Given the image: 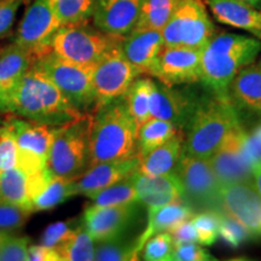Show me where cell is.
I'll use <instances>...</instances> for the list:
<instances>
[{
    "instance_id": "cell-1",
    "label": "cell",
    "mask_w": 261,
    "mask_h": 261,
    "mask_svg": "<svg viewBox=\"0 0 261 261\" xmlns=\"http://www.w3.org/2000/svg\"><path fill=\"white\" fill-rule=\"evenodd\" d=\"M261 40L234 33L221 32L201 48L200 81L219 96H228L233 77L241 69L256 60Z\"/></svg>"
},
{
    "instance_id": "cell-2",
    "label": "cell",
    "mask_w": 261,
    "mask_h": 261,
    "mask_svg": "<svg viewBox=\"0 0 261 261\" xmlns=\"http://www.w3.org/2000/svg\"><path fill=\"white\" fill-rule=\"evenodd\" d=\"M8 114L54 127L84 115L71 106L56 85L33 67L9 97Z\"/></svg>"
},
{
    "instance_id": "cell-3",
    "label": "cell",
    "mask_w": 261,
    "mask_h": 261,
    "mask_svg": "<svg viewBox=\"0 0 261 261\" xmlns=\"http://www.w3.org/2000/svg\"><path fill=\"white\" fill-rule=\"evenodd\" d=\"M137 132L123 97L94 110L90 127L89 167L138 154Z\"/></svg>"
},
{
    "instance_id": "cell-4",
    "label": "cell",
    "mask_w": 261,
    "mask_h": 261,
    "mask_svg": "<svg viewBox=\"0 0 261 261\" xmlns=\"http://www.w3.org/2000/svg\"><path fill=\"white\" fill-rule=\"evenodd\" d=\"M240 123L230 96L214 94L198 100L187 126L182 154L210 159L225 137Z\"/></svg>"
},
{
    "instance_id": "cell-5",
    "label": "cell",
    "mask_w": 261,
    "mask_h": 261,
    "mask_svg": "<svg viewBox=\"0 0 261 261\" xmlns=\"http://www.w3.org/2000/svg\"><path fill=\"white\" fill-rule=\"evenodd\" d=\"M92 113L56 127L47 158L52 174L77 179L89 168V139Z\"/></svg>"
},
{
    "instance_id": "cell-6",
    "label": "cell",
    "mask_w": 261,
    "mask_h": 261,
    "mask_svg": "<svg viewBox=\"0 0 261 261\" xmlns=\"http://www.w3.org/2000/svg\"><path fill=\"white\" fill-rule=\"evenodd\" d=\"M33 68L56 85L71 106L81 114L93 112V67L73 63L48 51L35 60Z\"/></svg>"
},
{
    "instance_id": "cell-7",
    "label": "cell",
    "mask_w": 261,
    "mask_h": 261,
    "mask_svg": "<svg viewBox=\"0 0 261 261\" xmlns=\"http://www.w3.org/2000/svg\"><path fill=\"white\" fill-rule=\"evenodd\" d=\"M122 41L90 25L87 22L62 25L55 33L50 48L64 60L80 65L94 67L107 52Z\"/></svg>"
},
{
    "instance_id": "cell-8",
    "label": "cell",
    "mask_w": 261,
    "mask_h": 261,
    "mask_svg": "<svg viewBox=\"0 0 261 261\" xmlns=\"http://www.w3.org/2000/svg\"><path fill=\"white\" fill-rule=\"evenodd\" d=\"M165 46L202 48L215 33L203 0H179L162 28Z\"/></svg>"
},
{
    "instance_id": "cell-9",
    "label": "cell",
    "mask_w": 261,
    "mask_h": 261,
    "mask_svg": "<svg viewBox=\"0 0 261 261\" xmlns=\"http://www.w3.org/2000/svg\"><path fill=\"white\" fill-rule=\"evenodd\" d=\"M182 187V201L202 211H221V184L212 168L210 159L181 154L175 167Z\"/></svg>"
},
{
    "instance_id": "cell-10",
    "label": "cell",
    "mask_w": 261,
    "mask_h": 261,
    "mask_svg": "<svg viewBox=\"0 0 261 261\" xmlns=\"http://www.w3.org/2000/svg\"><path fill=\"white\" fill-rule=\"evenodd\" d=\"M121 42L107 52L93 67V112L104 104L125 96L133 81L140 75L123 55Z\"/></svg>"
},
{
    "instance_id": "cell-11",
    "label": "cell",
    "mask_w": 261,
    "mask_h": 261,
    "mask_svg": "<svg viewBox=\"0 0 261 261\" xmlns=\"http://www.w3.org/2000/svg\"><path fill=\"white\" fill-rule=\"evenodd\" d=\"M17 144V167L28 175L47 168V158L56 127L14 116L10 117Z\"/></svg>"
},
{
    "instance_id": "cell-12",
    "label": "cell",
    "mask_w": 261,
    "mask_h": 261,
    "mask_svg": "<svg viewBox=\"0 0 261 261\" xmlns=\"http://www.w3.org/2000/svg\"><path fill=\"white\" fill-rule=\"evenodd\" d=\"M246 130L238 123L210 158L212 168L221 187L253 181V162L246 149Z\"/></svg>"
},
{
    "instance_id": "cell-13",
    "label": "cell",
    "mask_w": 261,
    "mask_h": 261,
    "mask_svg": "<svg viewBox=\"0 0 261 261\" xmlns=\"http://www.w3.org/2000/svg\"><path fill=\"white\" fill-rule=\"evenodd\" d=\"M61 27L50 0H33L25 10L14 42L34 52L38 58L51 51L52 38Z\"/></svg>"
},
{
    "instance_id": "cell-14",
    "label": "cell",
    "mask_w": 261,
    "mask_h": 261,
    "mask_svg": "<svg viewBox=\"0 0 261 261\" xmlns=\"http://www.w3.org/2000/svg\"><path fill=\"white\" fill-rule=\"evenodd\" d=\"M137 202L117 205H87L84 211V227L94 242L125 236L138 218Z\"/></svg>"
},
{
    "instance_id": "cell-15",
    "label": "cell",
    "mask_w": 261,
    "mask_h": 261,
    "mask_svg": "<svg viewBox=\"0 0 261 261\" xmlns=\"http://www.w3.org/2000/svg\"><path fill=\"white\" fill-rule=\"evenodd\" d=\"M220 204L221 211L247 228L250 238H261V195L253 181L221 187Z\"/></svg>"
},
{
    "instance_id": "cell-16",
    "label": "cell",
    "mask_w": 261,
    "mask_h": 261,
    "mask_svg": "<svg viewBox=\"0 0 261 261\" xmlns=\"http://www.w3.org/2000/svg\"><path fill=\"white\" fill-rule=\"evenodd\" d=\"M152 76L173 87L197 83L201 77V48L163 46Z\"/></svg>"
},
{
    "instance_id": "cell-17",
    "label": "cell",
    "mask_w": 261,
    "mask_h": 261,
    "mask_svg": "<svg viewBox=\"0 0 261 261\" xmlns=\"http://www.w3.org/2000/svg\"><path fill=\"white\" fill-rule=\"evenodd\" d=\"M198 100L184 91L152 81L150 94V115L166 120L182 129L188 126Z\"/></svg>"
},
{
    "instance_id": "cell-18",
    "label": "cell",
    "mask_w": 261,
    "mask_h": 261,
    "mask_svg": "<svg viewBox=\"0 0 261 261\" xmlns=\"http://www.w3.org/2000/svg\"><path fill=\"white\" fill-rule=\"evenodd\" d=\"M142 0H96L92 14L94 27L123 39L135 29Z\"/></svg>"
},
{
    "instance_id": "cell-19",
    "label": "cell",
    "mask_w": 261,
    "mask_h": 261,
    "mask_svg": "<svg viewBox=\"0 0 261 261\" xmlns=\"http://www.w3.org/2000/svg\"><path fill=\"white\" fill-rule=\"evenodd\" d=\"M140 156L120 161L100 162L91 166L79 178L74 180V190L76 195L90 196L91 194L106 189L115 182L122 180L138 171Z\"/></svg>"
},
{
    "instance_id": "cell-20",
    "label": "cell",
    "mask_w": 261,
    "mask_h": 261,
    "mask_svg": "<svg viewBox=\"0 0 261 261\" xmlns=\"http://www.w3.org/2000/svg\"><path fill=\"white\" fill-rule=\"evenodd\" d=\"M165 46L160 29L135 28L122 39L121 47L127 60L140 74L152 76L160 52Z\"/></svg>"
},
{
    "instance_id": "cell-21",
    "label": "cell",
    "mask_w": 261,
    "mask_h": 261,
    "mask_svg": "<svg viewBox=\"0 0 261 261\" xmlns=\"http://www.w3.org/2000/svg\"><path fill=\"white\" fill-rule=\"evenodd\" d=\"M35 60L37 55L34 52L15 42L0 48V106L3 114H8L9 97Z\"/></svg>"
},
{
    "instance_id": "cell-22",
    "label": "cell",
    "mask_w": 261,
    "mask_h": 261,
    "mask_svg": "<svg viewBox=\"0 0 261 261\" xmlns=\"http://www.w3.org/2000/svg\"><path fill=\"white\" fill-rule=\"evenodd\" d=\"M137 200L148 210L182 200V187L177 173L146 175L137 171L133 174Z\"/></svg>"
},
{
    "instance_id": "cell-23",
    "label": "cell",
    "mask_w": 261,
    "mask_h": 261,
    "mask_svg": "<svg viewBox=\"0 0 261 261\" xmlns=\"http://www.w3.org/2000/svg\"><path fill=\"white\" fill-rule=\"evenodd\" d=\"M205 4L219 23L242 29L261 40V10L240 0H205Z\"/></svg>"
},
{
    "instance_id": "cell-24",
    "label": "cell",
    "mask_w": 261,
    "mask_h": 261,
    "mask_svg": "<svg viewBox=\"0 0 261 261\" xmlns=\"http://www.w3.org/2000/svg\"><path fill=\"white\" fill-rule=\"evenodd\" d=\"M194 210L185 201L173 202V203L161 205L158 208L148 210V223L139 237L136 241V254L139 256L143 247L150 237L156 233L171 231L182 221L191 219L194 217Z\"/></svg>"
},
{
    "instance_id": "cell-25",
    "label": "cell",
    "mask_w": 261,
    "mask_h": 261,
    "mask_svg": "<svg viewBox=\"0 0 261 261\" xmlns=\"http://www.w3.org/2000/svg\"><path fill=\"white\" fill-rule=\"evenodd\" d=\"M185 133L179 129L171 139L142 156L138 172L146 175H162L174 172L184 148Z\"/></svg>"
},
{
    "instance_id": "cell-26",
    "label": "cell",
    "mask_w": 261,
    "mask_h": 261,
    "mask_svg": "<svg viewBox=\"0 0 261 261\" xmlns=\"http://www.w3.org/2000/svg\"><path fill=\"white\" fill-rule=\"evenodd\" d=\"M228 96L240 107L261 113V58L240 70L230 85Z\"/></svg>"
},
{
    "instance_id": "cell-27",
    "label": "cell",
    "mask_w": 261,
    "mask_h": 261,
    "mask_svg": "<svg viewBox=\"0 0 261 261\" xmlns=\"http://www.w3.org/2000/svg\"><path fill=\"white\" fill-rule=\"evenodd\" d=\"M0 203L18 205L33 213L29 175L17 166L0 172Z\"/></svg>"
},
{
    "instance_id": "cell-28",
    "label": "cell",
    "mask_w": 261,
    "mask_h": 261,
    "mask_svg": "<svg viewBox=\"0 0 261 261\" xmlns=\"http://www.w3.org/2000/svg\"><path fill=\"white\" fill-rule=\"evenodd\" d=\"M75 179H67L51 174L45 184L39 189L32 200L33 213L51 211L76 196L74 190Z\"/></svg>"
},
{
    "instance_id": "cell-29",
    "label": "cell",
    "mask_w": 261,
    "mask_h": 261,
    "mask_svg": "<svg viewBox=\"0 0 261 261\" xmlns=\"http://www.w3.org/2000/svg\"><path fill=\"white\" fill-rule=\"evenodd\" d=\"M179 129L174 123L158 117H150L137 132V146L140 158L171 139Z\"/></svg>"
},
{
    "instance_id": "cell-30",
    "label": "cell",
    "mask_w": 261,
    "mask_h": 261,
    "mask_svg": "<svg viewBox=\"0 0 261 261\" xmlns=\"http://www.w3.org/2000/svg\"><path fill=\"white\" fill-rule=\"evenodd\" d=\"M152 80L148 77H139L133 81L129 89L123 96L127 110L136 123L137 130L145 121L151 117L150 115V94H151Z\"/></svg>"
},
{
    "instance_id": "cell-31",
    "label": "cell",
    "mask_w": 261,
    "mask_h": 261,
    "mask_svg": "<svg viewBox=\"0 0 261 261\" xmlns=\"http://www.w3.org/2000/svg\"><path fill=\"white\" fill-rule=\"evenodd\" d=\"M61 261H92L94 260V241L84 227L77 224L69 237L56 248Z\"/></svg>"
},
{
    "instance_id": "cell-32",
    "label": "cell",
    "mask_w": 261,
    "mask_h": 261,
    "mask_svg": "<svg viewBox=\"0 0 261 261\" xmlns=\"http://www.w3.org/2000/svg\"><path fill=\"white\" fill-rule=\"evenodd\" d=\"M178 3L179 0H142L136 27L162 31L177 8Z\"/></svg>"
},
{
    "instance_id": "cell-33",
    "label": "cell",
    "mask_w": 261,
    "mask_h": 261,
    "mask_svg": "<svg viewBox=\"0 0 261 261\" xmlns=\"http://www.w3.org/2000/svg\"><path fill=\"white\" fill-rule=\"evenodd\" d=\"M93 205H117L138 202L133 174L106 189L87 196Z\"/></svg>"
},
{
    "instance_id": "cell-34",
    "label": "cell",
    "mask_w": 261,
    "mask_h": 261,
    "mask_svg": "<svg viewBox=\"0 0 261 261\" xmlns=\"http://www.w3.org/2000/svg\"><path fill=\"white\" fill-rule=\"evenodd\" d=\"M136 240L120 236L110 240L94 242V260L97 261H127L138 260L136 254Z\"/></svg>"
},
{
    "instance_id": "cell-35",
    "label": "cell",
    "mask_w": 261,
    "mask_h": 261,
    "mask_svg": "<svg viewBox=\"0 0 261 261\" xmlns=\"http://www.w3.org/2000/svg\"><path fill=\"white\" fill-rule=\"evenodd\" d=\"M62 25L89 22L92 18L96 0H50Z\"/></svg>"
},
{
    "instance_id": "cell-36",
    "label": "cell",
    "mask_w": 261,
    "mask_h": 261,
    "mask_svg": "<svg viewBox=\"0 0 261 261\" xmlns=\"http://www.w3.org/2000/svg\"><path fill=\"white\" fill-rule=\"evenodd\" d=\"M221 211H202L201 213L194 214L191 218L198 237V243L201 246H213L219 237Z\"/></svg>"
},
{
    "instance_id": "cell-37",
    "label": "cell",
    "mask_w": 261,
    "mask_h": 261,
    "mask_svg": "<svg viewBox=\"0 0 261 261\" xmlns=\"http://www.w3.org/2000/svg\"><path fill=\"white\" fill-rule=\"evenodd\" d=\"M17 166V144L10 123V116L0 125V172Z\"/></svg>"
},
{
    "instance_id": "cell-38",
    "label": "cell",
    "mask_w": 261,
    "mask_h": 261,
    "mask_svg": "<svg viewBox=\"0 0 261 261\" xmlns=\"http://www.w3.org/2000/svg\"><path fill=\"white\" fill-rule=\"evenodd\" d=\"M173 240L168 231L156 233L146 241L143 247L142 259L148 261H171L173 252Z\"/></svg>"
},
{
    "instance_id": "cell-39",
    "label": "cell",
    "mask_w": 261,
    "mask_h": 261,
    "mask_svg": "<svg viewBox=\"0 0 261 261\" xmlns=\"http://www.w3.org/2000/svg\"><path fill=\"white\" fill-rule=\"evenodd\" d=\"M219 237L230 248H238L249 240L250 234L240 221L221 211Z\"/></svg>"
},
{
    "instance_id": "cell-40",
    "label": "cell",
    "mask_w": 261,
    "mask_h": 261,
    "mask_svg": "<svg viewBox=\"0 0 261 261\" xmlns=\"http://www.w3.org/2000/svg\"><path fill=\"white\" fill-rule=\"evenodd\" d=\"M28 237L16 236L12 232L0 244V261H29Z\"/></svg>"
},
{
    "instance_id": "cell-41",
    "label": "cell",
    "mask_w": 261,
    "mask_h": 261,
    "mask_svg": "<svg viewBox=\"0 0 261 261\" xmlns=\"http://www.w3.org/2000/svg\"><path fill=\"white\" fill-rule=\"evenodd\" d=\"M32 212L15 204L0 203V231L14 232L19 230L31 217Z\"/></svg>"
},
{
    "instance_id": "cell-42",
    "label": "cell",
    "mask_w": 261,
    "mask_h": 261,
    "mask_svg": "<svg viewBox=\"0 0 261 261\" xmlns=\"http://www.w3.org/2000/svg\"><path fill=\"white\" fill-rule=\"evenodd\" d=\"M75 226L76 225H74V221H57L48 225L41 234L40 243L56 249L69 237Z\"/></svg>"
},
{
    "instance_id": "cell-43",
    "label": "cell",
    "mask_w": 261,
    "mask_h": 261,
    "mask_svg": "<svg viewBox=\"0 0 261 261\" xmlns=\"http://www.w3.org/2000/svg\"><path fill=\"white\" fill-rule=\"evenodd\" d=\"M214 260L210 252L201 247L200 243L190 242L177 244L173 248L171 261H208Z\"/></svg>"
},
{
    "instance_id": "cell-44",
    "label": "cell",
    "mask_w": 261,
    "mask_h": 261,
    "mask_svg": "<svg viewBox=\"0 0 261 261\" xmlns=\"http://www.w3.org/2000/svg\"><path fill=\"white\" fill-rule=\"evenodd\" d=\"M23 0H0V38L11 32L16 15Z\"/></svg>"
},
{
    "instance_id": "cell-45",
    "label": "cell",
    "mask_w": 261,
    "mask_h": 261,
    "mask_svg": "<svg viewBox=\"0 0 261 261\" xmlns=\"http://www.w3.org/2000/svg\"><path fill=\"white\" fill-rule=\"evenodd\" d=\"M169 233H171L173 244H174V246L190 242L198 243L197 232H196V228L191 219L182 221V223L177 225L175 227H173L172 230L169 231Z\"/></svg>"
},
{
    "instance_id": "cell-46",
    "label": "cell",
    "mask_w": 261,
    "mask_h": 261,
    "mask_svg": "<svg viewBox=\"0 0 261 261\" xmlns=\"http://www.w3.org/2000/svg\"><path fill=\"white\" fill-rule=\"evenodd\" d=\"M29 261H61L60 254L55 248L44 244H29Z\"/></svg>"
},
{
    "instance_id": "cell-47",
    "label": "cell",
    "mask_w": 261,
    "mask_h": 261,
    "mask_svg": "<svg viewBox=\"0 0 261 261\" xmlns=\"http://www.w3.org/2000/svg\"><path fill=\"white\" fill-rule=\"evenodd\" d=\"M246 149L253 163L261 159V122L250 135H246Z\"/></svg>"
},
{
    "instance_id": "cell-48",
    "label": "cell",
    "mask_w": 261,
    "mask_h": 261,
    "mask_svg": "<svg viewBox=\"0 0 261 261\" xmlns=\"http://www.w3.org/2000/svg\"><path fill=\"white\" fill-rule=\"evenodd\" d=\"M252 174H253L254 187H255L257 192L261 195V159L253 163Z\"/></svg>"
},
{
    "instance_id": "cell-49",
    "label": "cell",
    "mask_w": 261,
    "mask_h": 261,
    "mask_svg": "<svg viewBox=\"0 0 261 261\" xmlns=\"http://www.w3.org/2000/svg\"><path fill=\"white\" fill-rule=\"evenodd\" d=\"M240 2H243L246 3V4L252 5L256 9H261V0H240Z\"/></svg>"
},
{
    "instance_id": "cell-50",
    "label": "cell",
    "mask_w": 261,
    "mask_h": 261,
    "mask_svg": "<svg viewBox=\"0 0 261 261\" xmlns=\"http://www.w3.org/2000/svg\"><path fill=\"white\" fill-rule=\"evenodd\" d=\"M12 232H9V231H0V244L4 242V240L9 234H11Z\"/></svg>"
},
{
    "instance_id": "cell-51",
    "label": "cell",
    "mask_w": 261,
    "mask_h": 261,
    "mask_svg": "<svg viewBox=\"0 0 261 261\" xmlns=\"http://www.w3.org/2000/svg\"><path fill=\"white\" fill-rule=\"evenodd\" d=\"M5 119H6V117H5V116H3L2 114H0V125H2V123L5 121Z\"/></svg>"
},
{
    "instance_id": "cell-52",
    "label": "cell",
    "mask_w": 261,
    "mask_h": 261,
    "mask_svg": "<svg viewBox=\"0 0 261 261\" xmlns=\"http://www.w3.org/2000/svg\"><path fill=\"white\" fill-rule=\"evenodd\" d=\"M0 114H3V113H2V106H0Z\"/></svg>"
},
{
    "instance_id": "cell-53",
    "label": "cell",
    "mask_w": 261,
    "mask_h": 261,
    "mask_svg": "<svg viewBox=\"0 0 261 261\" xmlns=\"http://www.w3.org/2000/svg\"><path fill=\"white\" fill-rule=\"evenodd\" d=\"M0 48H2V47H0Z\"/></svg>"
}]
</instances>
